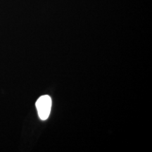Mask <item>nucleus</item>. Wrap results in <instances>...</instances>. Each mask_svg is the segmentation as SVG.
Here are the masks:
<instances>
[{
    "mask_svg": "<svg viewBox=\"0 0 152 152\" xmlns=\"http://www.w3.org/2000/svg\"><path fill=\"white\" fill-rule=\"evenodd\" d=\"M52 107V99L48 95H44L38 99L36 102L38 115L39 118L42 121H45L49 118Z\"/></svg>",
    "mask_w": 152,
    "mask_h": 152,
    "instance_id": "1",
    "label": "nucleus"
}]
</instances>
